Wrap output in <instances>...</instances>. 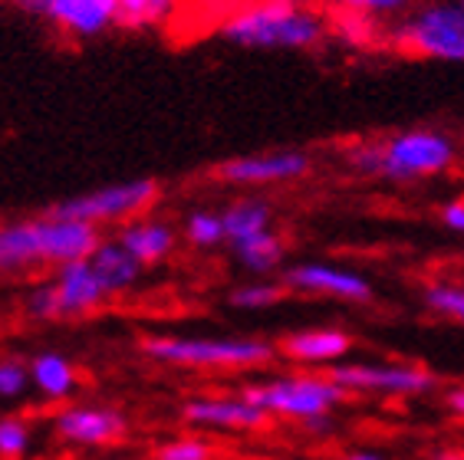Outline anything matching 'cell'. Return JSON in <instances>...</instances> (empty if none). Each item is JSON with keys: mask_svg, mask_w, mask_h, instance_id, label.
I'll return each mask as SVG.
<instances>
[{"mask_svg": "<svg viewBox=\"0 0 464 460\" xmlns=\"http://www.w3.org/2000/svg\"><path fill=\"white\" fill-rule=\"evenodd\" d=\"M286 292L290 290L284 286V280L274 283V280H267V276H257V280H250V283L234 286V290L227 292V302L241 312H260V310H274Z\"/></svg>", "mask_w": 464, "mask_h": 460, "instance_id": "obj_25", "label": "cell"}, {"mask_svg": "<svg viewBox=\"0 0 464 460\" xmlns=\"http://www.w3.org/2000/svg\"><path fill=\"white\" fill-rule=\"evenodd\" d=\"M438 221L441 227L464 237V197H455V201H445L441 204V211H438Z\"/></svg>", "mask_w": 464, "mask_h": 460, "instance_id": "obj_31", "label": "cell"}, {"mask_svg": "<svg viewBox=\"0 0 464 460\" xmlns=\"http://www.w3.org/2000/svg\"><path fill=\"white\" fill-rule=\"evenodd\" d=\"M34 447V431L24 417H0V460H24Z\"/></svg>", "mask_w": 464, "mask_h": 460, "instance_id": "obj_26", "label": "cell"}, {"mask_svg": "<svg viewBox=\"0 0 464 460\" xmlns=\"http://www.w3.org/2000/svg\"><path fill=\"white\" fill-rule=\"evenodd\" d=\"M211 457H215V451L201 437H175V441L161 444L159 451H155V460H211Z\"/></svg>", "mask_w": 464, "mask_h": 460, "instance_id": "obj_29", "label": "cell"}, {"mask_svg": "<svg viewBox=\"0 0 464 460\" xmlns=\"http://www.w3.org/2000/svg\"><path fill=\"white\" fill-rule=\"evenodd\" d=\"M142 352L161 365L179 369H260L277 355V345L244 336H149Z\"/></svg>", "mask_w": 464, "mask_h": 460, "instance_id": "obj_5", "label": "cell"}, {"mask_svg": "<svg viewBox=\"0 0 464 460\" xmlns=\"http://www.w3.org/2000/svg\"><path fill=\"white\" fill-rule=\"evenodd\" d=\"M425 306L445 319L464 322V286L458 283H431L425 286Z\"/></svg>", "mask_w": 464, "mask_h": 460, "instance_id": "obj_27", "label": "cell"}, {"mask_svg": "<svg viewBox=\"0 0 464 460\" xmlns=\"http://www.w3.org/2000/svg\"><path fill=\"white\" fill-rule=\"evenodd\" d=\"M24 312H27L30 319H36V322H53V319H60L56 316V296H53L50 280L30 286L27 296H24Z\"/></svg>", "mask_w": 464, "mask_h": 460, "instance_id": "obj_30", "label": "cell"}, {"mask_svg": "<svg viewBox=\"0 0 464 460\" xmlns=\"http://www.w3.org/2000/svg\"><path fill=\"white\" fill-rule=\"evenodd\" d=\"M330 379L343 388L362 395H389V398H415L435 388V375L411 362H340L330 369Z\"/></svg>", "mask_w": 464, "mask_h": 460, "instance_id": "obj_8", "label": "cell"}, {"mask_svg": "<svg viewBox=\"0 0 464 460\" xmlns=\"http://www.w3.org/2000/svg\"><path fill=\"white\" fill-rule=\"evenodd\" d=\"M313 158L304 149H277L257 151V155H241V158L221 161L215 168V181L231 187H277L296 185L310 177Z\"/></svg>", "mask_w": 464, "mask_h": 460, "instance_id": "obj_9", "label": "cell"}, {"mask_svg": "<svg viewBox=\"0 0 464 460\" xmlns=\"http://www.w3.org/2000/svg\"><path fill=\"white\" fill-rule=\"evenodd\" d=\"M231 254H234V260H237V266H244L247 273L267 276V273H274V270H280V266H284L286 240L280 237V230L274 227V230H264V234H257V237L234 244Z\"/></svg>", "mask_w": 464, "mask_h": 460, "instance_id": "obj_20", "label": "cell"}, {"mask_svg": "<svg viewBox=\"0 0 464 460\" xmlns=\"http://www.w3.org/2000/svg\"><path fill=\"white\" fill-rule=\"evenodd\" d=\"M30 381H34V388L50 401H66L76 395V369L66 355L60 352H40L30 359Z\"/></svg>", "mask_w": 464, "mask_h": 460, "instance_id": "obj_18", "label": "cell"}, {"mask_svg": "<svg viewBox=\"0 0 464 460\" xmlns=\"http://www.w3.org/2000/svg\"><path fill=\"white\" fill-rule=\"evenodd\" d=\"M411 60L464 62V0H421L389 30V46Z\"/></svg>", "mask_w": 464, "mask_h": 460, "instance_id": "obj_4", "label": "cell"}, {"mask_svg": "<svg viewBox=\"0 0 464 460\" xmlns=\"http://www.w3.org/2000/svg\"><path fill=\"white\" fill-rule=\"evenodd\" d=\"M102 244V234L92 224L70 221L60 214L44 217H24V221L0 224V276L27 273L36 266L72 264V260L92 257V250Z\"/></svg>", "mask_w": 464, "mask_h": 460, "instance_id": "obj_3", "label": "cell"}, {"mask_svg": "<svg viewBox=\"0 0 464 460\" xmlns=\"http://www.w3.org/2000/svg\"><path fill=\"white\" fill-rule=\"evenodd\" d=\"M7 4H14L24 14H34V17H46V10H50L53 0H7Z\"/></svg>", "mask_w": 464, "mask_h": 460, "instance_id": "obj_33", "label": "cell"}, {"mask_svg": "<svg viewBox=\"0 0 464 460\" xmlns=\"http://www.w3.org/2000/svg\"><path fill=\"white\" fill-rule=\"evenodd\" d=\"M221 214H224V230H227V247L257 237L264 230H274V207H270V201H264L257 195L237 197Z\"/></svg>", "mask_w": 464, "mask_h": 460, "instance_id": "obj_19", "label": "cell"}, {"mask_svg": "<svg viewBox=\"0 0 464 460\" xmlns=\"http://www.w3.org/2000/svg\"><path fill=\"white\" fill-rule=\"evenodd\" d=\"M90 260H92V266H96L99 280L106 283V290H109L112 300L132 290V286L139 283L142 270H145V266L139 264V260H135L116 237H102V244L92 250Z\"/></svg>", "mask_w": 464, "mask_h": 460, "instance_id": "obj_17", "label": "cell"}, {"mask_svg": "<svg viewBox=\"0 0 464 460\" xmlns=\"http://www.w3.org/2000/svg\"><path fill=\"white\" fill-rule=\"evenodd\" d=\"M280 352L300 365H340L353 352V336L336 326L296 329L280 342Z\"/></svg>", "mask_w": 464, "mask_h": 460, "instance_id": "obj_15", "label": "cell"}, {"mask_svg": "<svg viewBox=\"0 0 464 460\" xmlns=\"http://www.w3.org/2000/svg\"><path fill=\"white\" fill-rule=\"evenodd\" d=\"M181 417L191 427H208V431H264L270 425L267 411L244 395H201L185 401Z\"/></svg>", "mask_w": 464, "mask_h": 460, "instance_id": "obj_11", "label": "cell"}, {"mask_svg": "<svg viewBox=\"0 0 464 460\" xmlns=\"http://www.w3.org/2000/svg\"><path fill=\"white\" fill-rule=\"evenodd\" d=\"M181 237L191 244L195 250H215L221 244H227V230H224V214L221 211H188L181 221Z\"/></svg>", "mask_w": 464, "mask_h": 460, "instance_id": "obj_24", "label": "cell"}, {"mask_svg": "<svg viewBox=\"0 0 464 460\" xmlns=\"http://www.w3.org/2000/svg\"><path fill=\"white\" fill-rule=\"evenodd\" d=\"M330 14H353V17L372 20L379 27L392 30L399 20H405L421 0H320Z\"/></svg>", "mask_w": 464, "mask_h": 460, "instance_id": "obj_21", "label": "cell"}, {"mask_svg": "<svg viewBox=\"0 0 464 460\" xmlns=\"http://www.w3.org/2000/svg\"><path fill=\"white\" fill-rule=\"evenodd\" d=\"M461 151L441 129H405L385 139H369L346 149V165L362 177H379L389 185H419L448 175Z\"/></svg>", "mask_w": 464, "mask_h": 460, "instance_id": "obj_2", "label": "cell"}, {"mask_svg": "<svg viewBox=\"0 0 464 460\" xmlns=\"http://www.w3.org/2000/svg\"><path fill=\"white\" fill-rule=\"evenodd\" d=\"M129 427L125 415L112 405H66L56 411L53 431L60 441L80 447H102L119 441Z\"/></svg>", "mask_w": 464, "mask_h": 460, "instance_id": "obj_13", "label": "cell"}, {"mask_svg": "<svg viewBox=\"0 0 464 460\" xmlns=\"http://www.w3.org/2000/svg\"><path fill=\"white\" fill-rule=\"evenodd\" d=\"M30 381V365H24L20 359H0V398L14 401L20 395H27Z\"/></svg>", "mask_w": 464, "mask_h": 460, "instance_id": "obj_28", "label": "cell"}, {"mask_svg": "<svg viewBox=\"0 0 464 460\" xmlns=\"http://www.w3.org/2000/svg\"><path fill=\"white\" fill-rule=\"evenodd\" d=\"M244 398L264 407L270 417H290V421H313V417L333 415V407L349 401V391L340 381L326 375H280V379L254 381L241 391Z\"/></svg>", "mask_w": 464, "mask_h": 460, "instance_id": "obj_6", "label": "cell"}, {"mask_svg": "<svg viewBox=\"0 0 464 460\" xmlns=\"http://www.w3.org/2000/svg\"><path fill=\"white\" fill-rule=\"evenodd\" d=\"M218 34L237 50L313 53L333 43V20L320 0H247L221 20Z\"/></svg>", "mask_w": 464, "mask_h": 460, "instance_id": "obj_1", "label": "cell"}, {"mask_svg": "<svg viewBox=\"0 0 464 460\" xmlns=\"http://www.w3.org/2000/svg\"><path fill=\"white\" fill-rule=\"evenodd\" d=\"M50 286H53L56 296V316L60 319H80L96 312L99 306H106L112 296H109L106 283L99 280L92 260H72V264H63L50 276Z\"/></svg>", "mask_w": 464, "mask_h": 460, "instance_id": "obj_12", "label": "cell"}, {"mask_svg": "<svg viewBox=\"0 0 464 460\" xmlns=\"http://www.w3.org/2000/svg\"><path fill=\"white\" fill-rule=\"evenodd\" d=\"M343 460H382L379 454H372V451H353V454H346Z\"/></svg>", "mask_w": 464, "mask_h": 460, "instance_id": "obj_34", "label": "cell"}, {"mask_svg": "<svg viewBox=\"0 0 464 460\" xmlns=\"http://www.w3.org/2000/svg\"><path fill=\"white\" fill-rule=\"evenodd\" d=\"M445 407L455 417H464V385H455V388L445 391Z\"/></svg>", "mask_w": 464, "mask_h": 460, "instance_id": "obj_32", "label": "cell"}, {"mask_svg": "<svg viewBox=\"0 0 464 460\" xmlns=\"http://www.w3.org/2000/svg\"><path fill=\"white\" fill-rule=\"evenodd\" d=\"M116 240L142 266H159L179 247V230L161 217H139V221L122 224L116 230Z\"/></svg>", "mask_w": 464, "mask_h": 460, "instance_id": "obj_16", "label": "cell"}, {"mask_svg": "<svg viewBox=\"0 0 464 460\" xmlns=\"http://www.w3.org/2000/svg\"><path fill=\"white\" fill-rule=\"evenodd\" d=\"M284 286L290 292L330 296L343 302H369L375 296L372 283L362 273L340 264H326V260H304V264L286 266Z\"/></svg>", "mask_w": 464, "mask_h": 460, "instance_id": "obj_10", "label": "cell"}, {"mask_svg": "<svg viewBox=\"0 0 464 460\" xmlns=\"http://www.w3.org/2000/svg\"><path fill=\"white\" fill-rule=\"evenodd\" d=\"M333 20V43L346 50H385L389 46V30L372 24V20L353 17V14H330Z\"/></svg>", "mask_w": 464, "mask_h": 460, "instance_id": "obj_23", "label": "cell"}, {"mask_svg": "<svg viewBox=\"0 0 464 460\" xmlns=\"http://www.w3.org/2000/svg\"><path fill=\"white\" fill-rule=\"evenodd\" d=\"M181 0H119V27L149 34V30L169 27L179 17Z\"/></svg>", "mask_w": 464, "mask_h": 460, "instance_id": "obj_22", "label": "cell"}, {"mask_svg": "<svg viewBox=\"0 0 464 460\" xmlns=\"http://www.w3.org/2000/svg\"><path fill=\"white\" fill-rule=\"evenodd\" d=\"M44 20L66 40H96L119 27V0H53Z\"/></svg>", "mask_w": 464, "mask_h": 460, "instance_id": "obj_14", "label": "cell"}, {"mask_svg": "<svg viewBox=\"0 0 464 460\" xmlns=\"http://www.w3.org/2000/svg\"><path fill=\"white\" fill-rule=\"evenodd\" d=\"M161 201V185L155 177H132L122 185H106L86 195L66 197L53 204V214L70 217V221L92 224V227H106V224H129L139 217H149L155 204Z\"/></svg>", "mask_w": 464, "mask_h": 460, "instance_id": "obj_7", "label": "cell"}]
</instances>
